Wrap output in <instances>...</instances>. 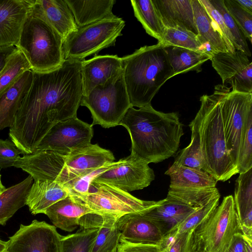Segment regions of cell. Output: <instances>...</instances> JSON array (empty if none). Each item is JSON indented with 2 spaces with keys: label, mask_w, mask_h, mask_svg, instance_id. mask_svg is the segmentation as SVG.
I'll return each instance as SVG.
<instances>
[{
  "label": "cell",
  "mask_w": 252,
  "mask_h": 252,
  "mask_svg": "<svg viewBox=\"0 0 252 252\" xmlns=\"http://www.w3.org/2000/svg\"><path fill=\"white\" fill-rule=\"evenodd\" d=\"M81 61L64 60L49 72L33 73L9 136L24 155L36 151L39 143L57 123L77 116L83 95Z\"/></svg>",
  "instance_id": "1"
},
{
  "label": "cell",
  "mask_w": 252,
  "mask_h": 252,
  "mask_svg": "<svg viewBox=\"0 0 252 252\" xmlns=\"http://www.w3.org/2000/svg\"><path fill=\"white\" fill-rule=\"evenodd\" d=\"M119 125L128 131L132 156L148 164L158 163L177 151L183 125L177 112L164 113L151 105L135 109L131 106Z\"/></svg>",
  "instance_id": "2"
},
{
  "label": "cell",
  "mask_w": 252,
  "mask_h": 252,
  "mask_svg": "<svg viewBox=\"0 0 252 252\" xmlns=\"http://www.w3.org/2000/svg\"><path fill=\"white\" fill-rule=\"evenodd\" d=\"M124 77L132 107L151 105L166 81L175 76L165 47L144 46L123 58Z\"/></svg>",
  "instance_id": "3"
},
{
  "label": "cell",
  "mask_w": 252,
  "mask_h": 252,
  "mask_svg": "<svg viewBox=\"0 0 252 252\" xmlns=\"http://www.w3.org/2000/svg\"><path fill=\"white\" fill-rule=\"evenodd\" d=\"M200 108L195 118L198 125L204 167L215 180L225 182L238 173L227 150L219 96L213 94L200 98Z\"/></svg>",
  "instance_id": "4"
},
{
  "label": "cell",
  "mask_w": 252,
  "mask_h": 252,
  "mask_svg": "<svg viewBox=\"0 0 252 252\" xmlns=\"http://www.w3.org/2000/svg\"><path fill=\"white\" fill-rule=\"evenodd\" d=\"M63 42L62 36L46 21L30 11L17 47L24 54L33 72L44 73L63 63Z\"/></svg>",
  "instance_id": "5"
},
{
  "label": "cell",
  "mask_w": 252,
  "mask_h": 252,
  "mask_svg": "<svg viewBox=\"0 0 252 252\" xmlns=\"http://www.w3.org/2000/svg\"><path fill=\"white\" fill-rule=\"evenodd\" d=\"M125 26V21L115 15L77 27L63 41L64 60L82 61L88 56H95L102 49L115 46Z\"/></svg>",
  "instance_id": "6"
},
{
  "label": "cell",
  "mask_w": 252,
  "mask_h": 252,
  "mask_svg": "<svg viewBox=\"0 0 252 252\" xmlns=\"http://www.w3.org/2000/svg\"><path fill=\"white\" fill-rule=\"evenodd\" d=\"M80 105L87 107L93 118V126L104 128L119 125L131 106L126 91L123 72L105 84L94 88L82 96Z\"/></svg>",
  "instance_id": "7"
},
{
  "label": "cell",
  "mask_w": 252,
  "mask_h": 252,
  "mask_svg": "<svg viewBox=\"0 0 252 252\" xmlns=\"http://www.w3.org/2000/svg\"><path fill=\"white\" fill-rule=\"evenodd\" d=\"M72 196L94 213L117 218L127 214L143 212L158 203L138 199L113 186L94 181L87 194Z\"/></svg>",
  "instance_id": "8"
},
{
  "label": "cell",
  "mask_w": 252,
  "mask_h": 252,
  "mask_svg": "<svg viewBox=\"0 0 252 252\" xmlns=\"http://www.w3.org/2000/svg\"><path fill=\"white\" fill-rule=\"evenodd\" d=\"M194 231L204 252H227L234 235L241 233L233 196L224 197L214 212Z\"/></svg>",
  "instance_id": "9"
},
{
  "label": "cell",
  "mask_w": 252,
  "mask_h": 252,
  "mask_svg": "<svg viewBox=\"0 0 252 252\" xmlns=\"http://www.w3.org/2000/svg\"><path fill=\"white\" fill-rule=\"evenodd\" d=\"M217 91L226 145L231 160L237 168L240 144L247 114L252 109V93L230 90L222 84Z\"/></svg>",
  "instance_id": "10"
},
{
  "label": "cell",
  "mask_w": 252,
  "mask_h": 252,
  "mask_svg": "<svg viewBox=\"0 0 252 252\" xmlns=\"http://www.w3.org/2000/svg\"><path fill=\"white\" fill-rule=\"evenodd\" d=\"M93 126L77 116L60 121L46 134L36 151L49 150L66 156L91 144Z\"/></svg>",
  "instance_id": "11"
},
{
  "label": "cell",
  "mask_w": 252,
  "mask_h": 252,
  "mask_svg": "<svg viewBox=\"0 0 252 252\" xmlns=\"http://www.w3.org/2000/svg\"><path fill=\"white\" fill-rule=\"evenodd\" d=\"M61 236L55 226L34 220L9 238L6 252H61Z\"/></svg>",
  "instance_id": "12"
},
{
  "label": "cell",
  "mask_w": 252,
  "mask_h": 252,
  "mask_svg": "<svg viewBox=\"0 0 252 252\" xmlns=\"http://www.w3.org/2000/svg\"><path fill=\"white\" fill-rule=\"evenodd\" d=\"M146 161L131 155L120 159L113 167L100 174L93 181L106 183L129 192L142 189L154 180V171Z\"/></svg>",
  "instance_id": "13"
},
{
  "label": "cell",
  "mask_w": 252,
  "mask_h": 252,
  "mask_svg": "<svg viewBox=\"0 0 252 252\" xmlns=\"http://www.w3.org/2000/svg\"><path fill=\"white\" fill-rule=\"evenodd\" d=\"M222 80V85H229L232 91L252 93V63L243 52L218 53L210 60Z\"/></svg>",
  "instance_id": "14"
},
{
  "label": "cell",
  "mask_w": 252,
  "mask_h": 252,
  "mask_svg": "<svg viewBox=\"0 0 252 252\" xmlns=\"http://www.w3.org/2000/svg\"><path fill=\"white\" fill-rule=\"evenodd\" d=\"M14 166L28 173L33 181L50 180L64 187L69 181L65 155L52 151H36L24 155L18 158Z\"/></svg>",
  "instance_id": "15"
},
{
  "label": "cell",
  "mask_w": 252,
  "mask_h": 252,
  "mask_svg": "<svg viewBox=\"0 0 252 252\" xmlns=\"http://www.w3.org/2000/svg\"><path fill=\"white\" fill-rule=\"evenodd\" d=\"M123 70L122 59L117 55H95L81 61L82 96L87 95L96 86L118 76Z\"/></svg>",
  "instance_id": "16"
},
{
  "label": "cell",
  "mask_w": 252,
  "mask_h": 252,
  "mask_svg": "<svg viewBox=\"0 0 252 252\" xmlns=\"http://www.w3.org/2000/svg\"><path fill=\"white\" fill-rule=\"evenodd\" d=\"M31 10L30 0H0V46L17 47Z\"/></svg>",
  "instance_id": "17"
},
{
  "label": "cell",
  "mask_w": 252,
  "mask_h": 252,
  "mask_svg": "<svg viewBox=\"0 0 252 252\" xmlns=\"http://www.w3.org/2000/svg\"><path fill=\"white\" fill-rule=\"evenodd\" d=\"M117 225L121 238L129 243L160 246L164 239L158 227L141 212L127 214L120 217Z\"/></svg>",
  "instance_id": "18"
},
{
  "label": "cell",
  "mask_w": 252,
  "mask_h": 252,
  "mask_svg": "<svg viewBox=\"0 0 252 252\" xmlns=\"http://www.w3.org/2000/svg\"><path fill=\"white\" fill-rule=\"evenodd\" d=\"M31 12L46 21L62 36L77 28L74 16L65 0H30Z\"/></svg>",
  "instance_id": "19"
},
{
  "label": "cell",
  "mask_w": 252,
  "mask_h": 252,
  "mask_svg": "<svg viewBox=\"0 0 252 252\" xmlns=\"http://www.w3.org/2000/svg\"><path fill=\"white\" fill-rule=\"evenodd\" d=\"M113 154L109 150L92 144L65 156L69 181L72 179L114 162Z\"/></svg>",
  "instance_id": "20"
},
{
  "label": "cell",
  "mask_w": 252,
  "mask_h": 252,
  "mask_svg": "<svg viewBox=\"0 0 252 252\" xmlns=\"http://www.w3.org/2000/svg\"><path fill=\"white\" fill-rule=\"evenodd\" d=\"M119 218L95 213L86 214L80 218V227L99 228L91 252H117L121 238L117 225Z\"/></svg>",
  "instance_id": "21"
},
{
  "label": "cell",
  "mask_w": 252,
  "mask_h": 252,
  "mask_svg": "<svg viewBox=\"0 0 252 252\" xmlns=\"http://www.w3.org/2000/svg\"><path fill=\"white\" fill-rule=\"evenodd\" d=\"M197 209L166 197L141 214L156 224L164 238Z\"/></svg>",
  "instance_id": "22"
},
{
  "label": "cell",
  "mask_w": 252,
  "mask_h": 252,
  "mask_svg": "<svg viewBox=\"0 0 252 252\" xmlns=\"http://www.w3.org/2000/svg\"><path fill=\"white\" fill-rule=\"evenodd\" d=\"M191 4L197 35L212 54L235 52L199 0H191Z\"/></svg>",
  "instance_id": "23"
},
{
  "label": "cell",
  "mask_w": 252,
  "mask_h": 252,
  "mask_svg": "<svg viewBox=\"0 0 252 252\" xmlns=\"http://www.w3.org/2000/svg\"><path fill=\"white\" fill-rule=\"evenodd\" d=\"M166 28H180L197 34L191 0H153Z\"/></svg>",
  "instance_id": "24"
},
{
  "label": "cell",
  "mask_w": 252,
  "mask_h": 252,
  "mask_svg": "<svg viewBox=\"0 0 252 252\" xmlns=\"http://www.w3.org/2000/svg\"><path fill=\"white\" fill-rule=\"evenodd\" d=\"M88 213H94L69 194L48 207L44 214L56 227L72 232L79 226L80 218Z\"/></svg>",
  "instance_id": "25"
},
{
  "label": "cell",
  "mask_w": 252,
  "mask_h": 252,
  "mask_svg": "<svg viewBox=\"0 0 252 252\" xmlns=\"http://www.w3.org/2000/svg\"><path fill=\"white\" fill-rule=\"evenodd\" d=\"M69 194L67 189L57 182L33 181L27 197L26 205L33 215L44 214L48 207Z\"/></svg>",
  "instance_id": "26"
},
{
  "label": "cell",
  "mask_w": 252,
  "mask_h": 252,
  "mask_svg": "<svg viewBox=\"0 0 252 252\" xmlns=\"http://www.w3.org/2000/svg\"><path fill=\"white\" fill-rule=\"evenodd\" d=\"M235 208L241 233L252 238V170L239 174L236 181Z\"/></svg>",
  "instance_id": "27"
},
{
  "label": "cell",
  "mask_w": 252,
  "mask_h": 252,
  "mask_svg": "<svg viewBox=\"0 0 252 252\" xmlns=\"http://www.w3.org/2000/svg\"><path fill=\"white\" fill-rule=\"evenodd\" d=\"M33 75L31 70L26 71L0 96V131L12 126L22 101L31 87Z\"/></svg>",
  "instance_id": "28"
},
{
  "label": "cell",
  "mask_w": 252,
  "mask_h": 252,
  "mask_svg": "<svg viewBox=\"0 0 252 252\" xmlns=\"http://www.w3.org/2000/svg\"><path fill=\"white\" fill-rule=\"evenodd\" d=\"M78 27L115 16L112 12L115 0H65Z\"/></svg>",
  "instance_id": "29"
},
{
  "label": "cell",
  "mask_w": 252,
  "mask_h": 252,
  "mask_svg": "<svg viewBox=\"0 0 252 252\" xmlns=\"http://www.w3.org/2000/svg\"><path fill=\"white\" fill-rule=\"evenodd\" d=\"M33 182V179L29 175L0 193V225H5L19 209L26 205L27 197Z\"/></svg>",
  "instance_id": "30"
},
{
  "label": "cell",
  "mask_w": 252,
  "mask_h": 252,
  "mask_svg": "<svg viewBox=\"0 0 252 252\" xmlns=\"http://www.w3.org/2000/svg\"><path fill=\"white\" fill-rule=\"evenodd\" d=\"M220 196L216 187H183L170 185L167 198L195 209Z\"/></svg>",
  "instance_id": "31"
},
{
  "label": "cell",
  "mask_w": 252,
  "mask_h": 252,
  "mask_svg": "<svg viewBox=\"0 0 252 252\" xmlns=\"http://www.w3.org/2000/svg\"><path fill=\"white\" fill-rule=\"evenodd\" d=\"M165 50L175 76L190 71L199 72L203 64L211 59L206 54L181 47L168 46Z\"/></svg>",
  "instance_id": "32"
},
{
  "label": "cell",
  "mask_w": 252,
  "mask_h": 252,
  "mask_svg": "<svg viewBox=\"0 0 252 252\" xmlns=\"http://www.w3.org/2000/svg\"><path fill=\"white\" fill-rule=\"evenodd\" d=\"M170 185L183 187H216L217 181L203 170L172 164L165 172Z\"/></svg>",
  "instance_id": "33"
},
{
  "label": "cell",
  "mask_w": 252,
  "mask_h": 252,
  "mask_svg": "<svg viewBox=\"0 0 252 252\" xmlns=\"http://www.w3.org/2000/svg\"><path fill=\"white\" fill-rule=\"evenodd\" d=\"M134 14L146 32L157 39L162 40L165 27L158 13L153 0H131Z\"/></svg>",
  "instance_id": "34"
},
{
  "label": "cell",
  "mask_w": 252,
  "mask_h": 252,
  "mask_svg": "<svg viewBox=\"0 0 252 252\" xmlns=\"http://www.w3.org/2000/svg\"><path fill=\"white\" fill-rule=\"evenodd\" d=\"M165 47L175 46L206 54L212 58L213 55L197 34L180 28H166L160 42Z\"/></svg>",
  "instance_id": "35"
},
{
  "label": "cell",
  "mask_w": 252,
  "mask_h": 252,
  "mask_svg": "<svg viewBox=\"0 0 252 252\" xmlns=\"http://www.w3.org/2000/svg\"><path fill=\"white\" fill-rule=\"evenodd\" d=\"M189 126L191 131L190 142L178 153L173 164L203 170V158L200 146L198 125L195 117Z\"/></svg>",
  "instance_id": "36"
},
{
  "label": "cell",
  "mask_w": 252,
  "mask_h": 252,
  "mask_svg": "<svg viewBox=\"0 0 252 252\" xmlns=\"http://www.w3.org/2000/svg\"><path fill=\"white\" fill-rule=\"evenodd\" d=\"M31 70L29 62L22 51L17 47L8 60L0 75V96L27 71Z\"/></svg>",
  "instance_id": "37"
},
{
  "label": "cell",
  "mask_w": 252,
  "mask_h": 252,
  "mask_svg": "<svg viewBox=\"0 0 252 252\" xmlns=\"http://www.w3.org/2000/svg\"><path fill=\"white\" fill-rule=\"evenodd\" d=\"M98 231V227H80L75 233L62 236L61 252H91Z\"/></svg>",
  "instance_id": "38"
},
{
  "label": "cell",
  "mask_w": 252,
  "mask_h": 252,
  "mask_svg": "<svg viewBox=\"0 0 252 252\" xmlns=\"http://www.w3.org/2000/svg\"><path fill=\"white\" fill-rule=\"evenodd\" d=\"M160 246L164 252H204L194 229L184 232L172 238L164 239Z\"/></svg>",
  "instance_id": "39"
},
{
  "label": "cell",
  "mask_w": 252,
  "mask_h": 252,
  "mask_svg": "<svg viewBox=\"0 0 252 252\" xmlns=\"http://www.w3.org/2000/svg\"><path fill=\"white\" fill-rule=\"evenodd\" d=\"M252 168V109L248 112L240 144L237 169L238 173Z\"/></svg>",
  "instance_id": "40"
},
{
  "label": "cell",
  "mask_w": 252,
  "mask_h": 252,
  "mask_svg": "<svg viewBox=\"0 0 252 252\" xmlns=\"http://www.w3.org/2000/svg\"><path fill=\"white\" fill-rule=\"evenodd\" d=\"M220 198V196L218 197L194 211L182 221L174 231L164 238H172L184 232L195 229L216 210L219 205Z\"/></svg>",
  "instance_id": "41"
},
{
  "label": "cell",
  "mask_w": 252,
  "mask_h": 252,
  "mask_svg": "<svg viewBox=\"0 0 252 252\" xmlns=\"http://www.w3.org/2000/svg\"><path fill=\"white\" fill-rule=\"evenodd\" d=\"M214 7L221 14L224 23L230 32L234 42L235 49L251 56L247 39L236 22L227 11L223 0H210Z\"/></svg>",
  "instance_id": "42"
},
{
  "label": "cell",
  "mask_w": 252,
  "mask_h": 252,
  "mask_svg": "<svg viewBox=\"0 0 252 252\" xmlns=\"http://www.w3.org/2000/svg\"><path fill=\"white\" fill-rule=\"evenodd\" d=\"M120 159L108 163L89 172L77 176L68 182L64 186L70 195L83 196L87 194L92 181L97 176L117 165Z\"/></svg>",
  "instance_id": "43"
},
{
  "label": "cell",
  "mask_w": 252,
  "mask_h": 252,
  "mask_svg": "<svg viewBox=\"0 0 252 252\" xmlns=\"http://www.w3.org/2000/svg\"><path fill=\"white\" fill-rule=\"evenodd\" d=\"M230 15L236 22L246 39L252 40V13L245 10L235 0H223Z\"/></svg>",
  "instance_id": "44"
},
{
  "label": "cell",
  "mask_w": 252,
  "mask_h": 252,
  "mask_svg": "<svg viewBox=\"0 0 252 252\" xmlns=\"http://www.w3.org/2000/svg\"><path fill=\"white\" fill-rule=\"evenodd\" d=\"M20 154L22 152L11 140L0 139V168L14 166Z\"/></svg>",
  "instance_id": "45"
},
{
  "label": "cell",
  "mask_w": 252,
  "mask_h": 252,
  "mask_svg": "<svg viewBox=\"0 0 252 252\" xmlns=\"http://www.w3.org/2000/svg\"><path fill=\"white\" fill-rule=\"evenodd\" d=\"M199 0L216 24L227 43L235 49L233 37L227 28L221 14L214 7L210 0Z\"/></svg>",
  "instance_id": "46"
},
{
  "label": "cell",
  "mask_w": 252,
  "mask_h": 252,
  "mask_svg": "<svg viewBox=\"0 0 252 252\" xmlns=\"http://www.w3.org/2000/svg\"><path fill=\"white\" fill-rule=\"evenodd\" d=\"M117 252H164L159 245L133 244L120 238Z\"/></svg>",
  "instance_id": "47"
},
{
  "label": "cell",
  "mask_w": 252,
  "mask_h": 252,
  "mask_svg": "<svg viewBox=\"0 0 252 252\" xmlns=\"http://www.w3.org/2000/svg\"><path fill=\"white\" fill-rule=\"evenodd\" d=\"M252 238L238 233L234 235L227 252H252Z\"/></svg>",
  "instance_id": "48"
},
{
  "label": "cell",
  "mask_w": 252,
  "mask_h": 252,
  "mask_svg": "<svg viewBox=\"0 0 252 252\" xmlns=\"http://www.w3.org/2000/svg\"><path fill=\"white\" fill-rule=\"evenodd\" d=\"M16 49L17 47L15 46H0V75L9 58Z\"/></svg>",
  "instance_id": "49"
},
{
  "label": "cell",
  "mask_w": 252,
  "mask_h": 252,
  "mask_svg": "<svg viewBox=\"0 0 252 252\" xmlns=\"http://www.w3.org/2000/svg\"><path fill=\"white\" fill-rule=\"evenodd\" d=\"M240 6L252 13V0H235Z\"/></svg>",
  "instance_id": "50"
},
{
  "label": "cell",
  "mask_w": 252,
  "mask_h": 252,
  "mask_svg": "<svg viewBox=\"0 0 252 252\" xmlns=\"http://www.w3.org/2000/svg\"><path fill=\"white\" fill-rule=\"evenodd\" d=\"M7 241H4L0 238V252H6Z\"/></svg>",
  "instance_id": "51"
},
{
  "label": "cell",
  "mask_w": 252,
  "mask_h": 252,
  "mask_svg": "<svg viewBox=\"0 0 252 252\" xmlns=\"http://www.w3.org/2000/svg\"><path fill=\"white\" fill-rule=\"evenodd\" d=\"M5 186L2 184L1 180V175L0 174V193H1L5 189Z\"/></svg>",
  "instance_id": "52"
}]
</instances>
